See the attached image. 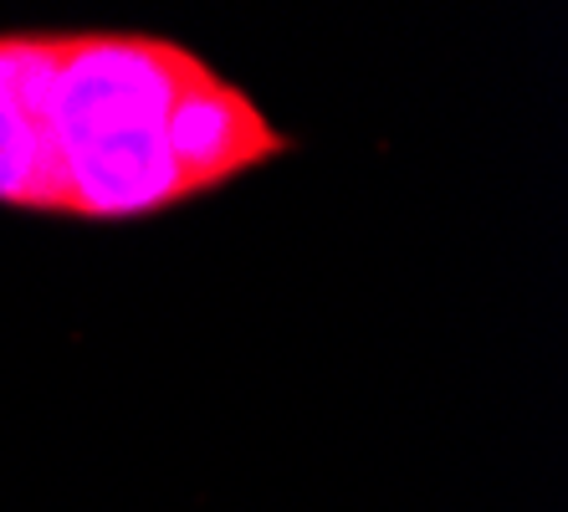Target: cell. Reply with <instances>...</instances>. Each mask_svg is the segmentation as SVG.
I'll list each match as a JSON object with an SVG mask.
<instances>
[{
	"label": "cell",
	"mask_w": 568,
	"mask_h": 512,
	"mask_svg": "<svg viewBox=\"0 0 568 512\" xmlns=\"http://www.w3.org/2000/svg\"><path fill=\"white\" fill-rule=\"evenodd\" d=\"M292 154L211 57L154 31H0V205L123 225Z\"/></svg>",
	"instance_id": "obj_1"
}]
</instances>
